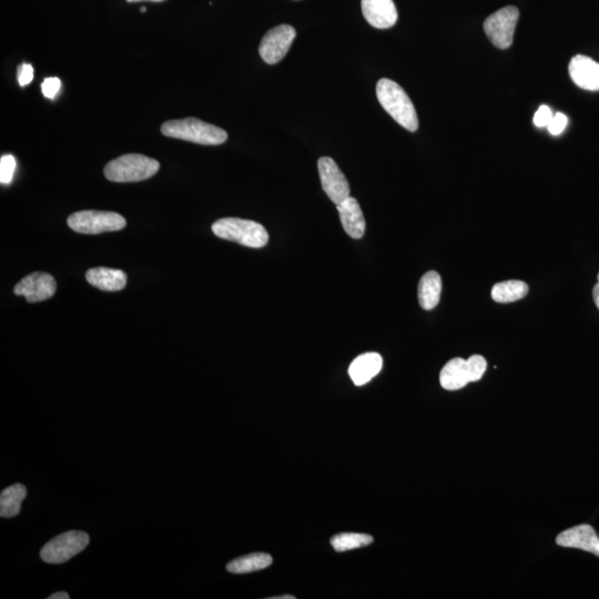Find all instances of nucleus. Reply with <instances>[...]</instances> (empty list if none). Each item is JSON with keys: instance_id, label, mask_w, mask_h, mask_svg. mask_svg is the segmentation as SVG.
<instances>
[{"instance_id": "obj_1", "label": "nucleus", "mask_w": 599, "mask_h": 599, "mask_svg": "<svg viewBox=\"0 0 599 599\" xmlns=\"http://www.w3.org/2000/svg\"><path fill=\"white\" fill-rule=\"evenodd\" d=\"M379 103L396 123L410 133L419 129L417 110L402 87L391 79H381L376 85Z\"/></svg>"}, {"instance_id": "obj_2", "label": "nucleus", "mask_w": 599, "mask_h": 599, "mask_svg": "<svg viewBox=\"0 0 599 599\" xmlns=\"http://www.w3.org/2000/svg\"><path fill=\"white\" fill-rule=\"evenodd\" d=\"M161 133L169 138L185 140L204 146H219L228 139V134L224 129L196 118L169 120L161 125Z\"/></svg>"}, {"instance_id": "obj_3", "label": "nucleus", "mask_w": 599, "mask_h": 599, "mask_svg": "<svg viewBox=\"0 0 599 599\" xmlns=\"http://www.w3.org/2000/svg\"><path fill=\"white\" fill-rule=\"evenodd\" d=\"M212 232L220 239L232 241L248 248H263L269 243V234L264 226L251 220L220 219L212 225Z\"/></svg>"}, {"instance_id": "obj_4", "label": "nucleus", "mask_w": 599, "mask_h": 599, "mask_svg": "<svg viewBox=\"0 0 599 599\" xmlns=\"http://www.w3.org/2000/svg\"><path fill=\"white\" fill-rule=\"evenodd\" d=\"M161 163L143 154L130 153L115 159L105 167V176L113 182H139L147 180L159 171Z\"/></svg>"}, {"instance_id": "obj_5", "label": "nucleus", "mask_w": 599, "mask_h": 599, "mask_svg": "<svg viewBox=\"0 0 599 599\" xmlns=\"http://www.w3.org/2000/svg\"><path fill=\"white\" fill-rule=\"evenodd\" d=\"M69 228L82 235H99L123 230L127 225L123 216L109 211L85 210L72 214L67 220Z\"/></svg>"}, {"instance_id": "obj_6", "label": "nucleus", "mask_w": 599, "mask_h": 599, "mask_svg": "<svg viewBox=\"0 0 599 599\" xmlns=\"http://www.w3.org/2000/svg\"><path fill=\"white\" fill-rule=\"evenodd\" d=\"M89 540L85 531H66L43 546L41 557L48 564H62L81 553L88 546Z\"/></svg>"}, {"instance_id": "obj_7", "label": "nucleus", "mask_w": 599, "mask_h": 599, "mask_svg": "<svg viewBox=\"0 0 599 599\" xmlns=\"http://www.w3.org/2000/svg\"><path fill=\"white\" fill-rule=\"evenodd\" d=\"M519 18V9L514 6H507L492 14L486 19L484 32L493 45L500 48V50H507L511 46Z\"/></svg>"}, {"instance_id": "obj_8", "label": "nucleus", "mask_w": 599, "mask_h": 599, "mask_svg": "<svg viewBox=\"0 0 599 599\" xmlns=\"http://www.w3.org/2000/svg\"><path fill=\"white\" fill-rule=\"evenodd\" d=\"M296 29L290 25H280L270 29L260 42L259 54L268 65L281 61L291 48Z\"/></svg>"}, {"instance_id": "obj_9", "label": "nucleus", "mask_w": 599, "mask_h": 599, "mask_svg": "<svg viewBox=\"0 0 599 599\" xmlns=\"http://www.w3.org/2000/svg\"><path fill=\"white\" fill-rule=\"evenodd\" d=\"M318 175L327 196L336 206L350 197V185L345 173L330 157H322L318 161Z\"/></svg>"}, {"instance_id": "obj_10", "label": "nucleus", "mask_w": 599, "mask_h": 599, "mask_svg": "<svg viewBox=\"0 0 599 599\" xmlns=\"http://www.w3.org/2000/svg\"><path fill=\"white\" fill-rule=\"evenodd\" d=\"M57 282L54 277L46 272L28 274L14 289L16 296L25 297L29 303L46 301L56 293Z\"/></svg>"}, {"instance_id": "obj_11", "label": "nucleus", "mask_w": 599, "mask_h": 599, "mask_svg": "<svg viewBox=\"0 0 599 599\" xmlns=\"http://www.w3.org/2000/svg\"><path fill=\"white\" fill-rule=\"evenodd\" d=\"M557 544L562 548L585 550L599 558V538L591 525L583 524L564 530L558 536Z\"/></svg>"}, {"instance_id": "obj_12", "label": "nucleus", "mask_w": 599, "mask_h": 599, "mask_svg": "<svg viewBox=\"0 0 599 599\" xmlns=\"http://www.w3.org/2000/svg\"><path fill=\"white\" fill-rule=\"evenodd\" d=\"M362 13L372 27L389 29L398 22L393 0H362Z\"/></svg>"}, {"instance_id": "obj_13", "label": "nucleus", "mask_w": 599, "mask_h": 599, "mask_svg": "<svg viewBox=\"0 0 599 599\" xmlns=\"http://www.w3.org/2000/svg\"><path fill=\"white\" fill-rule=\"evenodd\" d=\"M568 70L574 84L579 88L599 90V64L592 58L583 55L573 57Z\"/></svg>"}, {"instance_id": "obj_14", "label": "nucleus", "mask_w": 599, "mask_h": 599, "mask_svg": "<svg viewBox=\"0 0 599 599\" xmlns=\"http://www.w3.org/2000/svg\"><path fill=\"white\" fill-rule=\"evenodd\" d=\"M339 211L343 229L354 239H361L365 232V220L359 202L355 198L349 197L336 206Z\"/></svg>"}, {"instance_id": "obj_15", "label": "nucleus", "mask_w": 599, "mask_h": 599, "mask_svg": "<svg viewBox=\"0 0 599 599\" xmlns=\"http://www.w3.org/2000/svg\"><path fill=\"white\" fill-rule=\"evenodd\" d=\"M87 281L101 291H122L127 286V274L122 270L94 268L86 273Z\"/></svg>"}, {"instance_id": "obj_16", "label": "nucleus", "mask_w": 599, "mask_h": 599, "mask_svg": "<svg viewBox=\"0 0 599 599\" xmlns=\"http://www.w3.org/2000/svg\"><path fill=\"white\" fill-rule=\"evenodd\" d=\"M383 366V359L379 354H364L357 356L352 362L349 369V374L356 386L368 383L374 376L380 373Z\"/></svg>"}, {"instance_id": "obj_17", "label": "nucleus", "mask_w": 599, "mask_h": 599, "mask_svg": "<svg viewBox=\"0 0 599 599\" xmlns=\"http://www.w3.org/2000/svg\"><path fill=\"white\" fill-rule=\"evenodd\" d=\"M439 383L447 391L461 390L471 383L466 360L456 357L448 361L439 374Z\"/></svg>"}, {"instance_id": "obj_18", "label": "nucleus", "mask_w": 599, "mask_h": 599, "mask_svg": "<svg viewBox=\"0 0 599 599\" xmlns=\"http://www.w3.org/2000/svg\"><path fill=\"white\" fill-rule=\"evenodd\" d=\"M442 292V279L437 272L425 273L419 283V302L424 310L437 308Z\"/></svg>"}, {"instance_id": "obj_19", "label": "nucleus", "mask_w": 599, "mask_h": 599, "mask_svg": "<svg viewBox=\"0 0 599 599\" xmlns=\"http://www.w3.org/2000/svg\"><path fill=\"white\" fill-rule=\"evenodd\" d=\"M26 496L27 490L23 484H14L5 489L0 495V516L6 519L17 516Z\"/></svg>"}, {"instance_id": "obj_20", "label": "nucleus", "mask_w": 599, "mask_h": 599, "mask_svg": "<svg viewBox=\"0 0 599 599\" xmlns=\"http://www.w3.org/2000/svg\"><path fill=\"white\" fill-rule=\"evenodd\" d=\"M273 563L269 554L255 553L238 558L226 565V569L232 574H249L267 568Z\"/></svg>"}, {"instance_id": "obj_21", "label": "nucleus", "mask_w": 599, "mask_h": 599, "mask_svg": "<svg viewBox=\"0 0 599 599\" xmlns=\"http://www.w3.org/2000/svg\"><path fill=\"white\" fill-rule=\"evenodd\" d=\"M529 293V286L519 280H510L495 284L492 289V299L497 303H511L525 298Z\"/></svg>"}, {"instance_id": "obj_22", "label": "nucleus", "mask_w": 599, "mask_h": 599, "mask_svg": "<svg viewBox=\"0 0 599 599\" xmlns=\"http://www.w3.org/2000/svg\"><path fill=\"white\" fill-rule=\"evenodd\" d=\"M373 538L368 534L361 533H341L331 539L332 548L336 552H347V550L365 548L373 543Z\"/></svg>"}, {"instance_id": "obj_23", "label": "nucleus", "mask_w": 599, "mask_h": 599, "mask_svg": "<svg viewBox=\"0 0 599 599\" xmlns=\"http://www.w3.org/2000/svg\"><path fill=\"white\" fill-rule=\"evenodd\" d=\"M468 373H470L471 382H477L484 375L487 362L484 357L481 355H473L470 359L466 360Z\"/></svg>"}, {"instance_id": "obj_24", "label": "nucleus", "mask_w": 599, "mask_h": 599, "mask_svg": "<svg viewBox=\"0 0 599 599\" xmlns=\"http://www.w3.org/2000/svg\"><path fill=\"white\" fill-rule=\"evenodd\" d=\"M14 170H16V159L12 154L3 156L0 159V182L3 185H9L13 180Z\"/></svg>"}, {"instance_id": "obj_25", "label": "nucleus", "mask_w": 599, "mask_h": 599, "mask_svg": "<svg viewBox=\"0 0 599 599\" xmlns=\"http://www.w3.org/2000/svg\"><path fill=\"white\" fill-rule=\"evenodd\" d=\"M567 115H565L562 113H558L557 115H554L552 122L549 123L548 129L549 134H553V136H559V134H562L564 130L567 129Z\"/></svg>"}, {"instance_id": "obj_26", "label": "nucleus", "mask_w": 599, "mask_h": 599, "mask_svg": "<svg viewBox=\"0 0 599 599\" xmlns=\"http://www.w3.org/2000/svg\"><path fill=\"white\" fill-rule=\"evenodd\" d=\"M553 117L554 115L548 106H540L534 115V124L539 128L548 127V124L550 122H552Z\"/></svg>"}, {"instance_id": "obj_27", "label": "nucleus", "mask_w": 599, "mask_h": 599, "mask_svg": "<svg viewBox=\"0 0 599 599\" xmlns=\"http://www.w3.org/2000/svg\"><path fill=\"white\" fill-rule=\"evenodd\" d=\"M60 87L61 81L60 78H57V77L46 78L41 85L42 94L46 98L54 99L56 95L60 93Z\"/></svg>"}, {"instance_id": "obj_28", "label": "nucleus", "mask_w": 599, "mask_h": 599, "mask_svg": "<svg viewBox=\"0 0 599 599\" xmlns=\"http://www.w3.org/2000/svg\"><path fill=\"white\" fill-rule=\"evenodd\" d=\"M17 75H18L17 77H18L19 85H21L22 87H25L31 84V82L33 79L32 66L28 64H23L19 66Z\"/></svg>"}, {"instance_id": "obj_29", "label": "nucleus", "mask_w": 599, "mask_h": 599, "mask_svg": "<svg viewBox=\"0 0 599 599\" xmlns=\"http://www.w3.org/2000/svg\"><path fill=\"white\" fill-rule=\"evenodd\" d=\"M48 599H69V595L65 592H60L52 594V595L48 597Z\"/></svg>"}, {"instance_id": "obj_30", "label": "nucleus", "mask_w": 599, "mask_h": 599, "mask_svg": "<svg viewBox=\"0 0 599 599\" xmlns=\"http://www.w3.org/2000/svg\"><path fill=\"white\" fill-rule=\"evenodd\" d=\"M593 298H594V301H595L596 307L598 308V310H599V284L598 283L593 289Z\"/></svg>"}, {"instance_id": "obj_31", "label": "nucleus", "mask_w": 599, "mask_h": 599, "mask_svg": "<svg viewBox=\"0 0 599 599\" xmlns=\"http://www.w3.org/2000/svg\"><path fill=\"white\" fill-rule=\"evenodd\" d=\"M128 3H140V2H154V3H161L164 2V0H127Z\"/></svg>"}, {"instance_id": "obj_32", "label": "nucleus", "mask_w": 599, "mask_h": 599, "mask_svg": "<svg viewBox=\"0 0 599 599\" xmlns=\"http://www.w3.org/2000/svg\"><path fill=\"white\" fill-rule=\"evenodd\" d=\"M294 598H296V597L291 596V595H286V596L272 597V598H269V599H294Z\"/></svg>"}, {"instance_id": "obj_33", "label": "nucleus", "mask_w": 599, "mask_h": 599, "mask_svg": "<svg viewBox=\"0 0 599 599\" xmlns=\"http://www.w3.org/2000/svg\"><path fill=\"white\" fill-rule=\"evenodd\" d=\"M146 11H147V8H146V7H143V8H142V13H144V12H146Z\"/></svg>"}, {"instance_id": "obj_34", "label": "nucleus", "mask_w": 599, "mask_h": 599, "mask_svg": "<svg viewBox=\"0 0 599 599\" xmlns=\"http://www.w3.org/2000/svg\"><path fill=\"white\" fill-rule=\"evenodd\" d=\"M597 279H598V284H599V273H598V277H597Z\"/></svg>"}]
</instances>
